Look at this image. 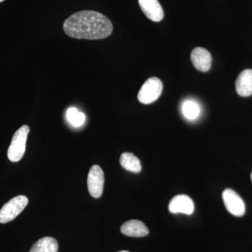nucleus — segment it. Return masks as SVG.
I'll return each instance as SVG.
<instances>
[{
    "label": "nucleus",
    "instance_id": "3",
    "mask_svg": "<svg viewBox=\"0 0 252 252\" xmlns=\"http://www.w3.org/2000/svg\"><path fill=\"white\" fill-rule=\"evenodd\" d=\"M28 204L25 195H18L11 199L0 210V223H6L16 218L24 210Z\"/></svg>",
    "mask_w": 252,
    "mask_h": 252
},
{
    "label": "nucleus",
    "instance_id": "18",
    "mask_svg": "<svg viewBox=\"0 0 252 252\" xmlns=\"http://www.w3.org/2000/svg\"><path fill=\"white\" fill-rule=\"evenodd\" d=\"M251 179H252V175H251Z\"/></svg>",
    "mask_w": 252,
    "mask_h": 252
},
{
    "label": "nucleus",
    "instance_id": "11",
    "mask_svg": "<svg viewBox=\"0 0 252 252\" xmlns=\"http://www.w3.org/2000/svg\"><path fill=\"white\" fill-rule=\"evenodd\" d=\"M235 88L239 95L242 97L252 95V69H245L240 72L235 82Z\"/></svg>",
    "mask_w": 252,
    "mask_h": 252
},
{
    "label": "nucleus",
    "instance_id": "9",
    "mask_svg": "<svg viewBox=\"0 0 252 252\" xmlns=\"http://www.w3.org/2000/svg\"><path fill=\"white\" fill-rule=\"evenodd\" d=\"M144 15L151 21L159 22L164 17L163 9L158 0H138Z\"/></svg>",
    "mask_w": 252,
    "mask_h": 252
},
{
    "label": "nucleus",
    "instance_id": "12",
    "mask_svg": "<svg viewBox=\"0 0 252 252\" xmlns=\"http://www.w3.org/2000/svg\"><path fill=\"white\" fill-rule=\"evenodd\" d=\"M59 243L52 237H44L39 239L32 247L30 252H58Z\"/></svg>",
    "mask_w": 252,
    "mask_h": 252
},
{
    "label": "nucleus",
    "instance_id": "8",
    "mask_svg": "<svg viewBox=\"0 0 252 252\" xmlns=\"http://www.w3.org/2000/svg\"><path fill=\"white\" fill-rule=\"evenodd\" d=\"M169 210L172 214L182 213L190 215L194 211L192 199L187 195H176L169 204Z\"/></svg>",
    "mask_w": 252,
    "mask_h": 252
},
{
    "label": "nucleus",
    "instance_id": "14",
    "mask_svg": "<svg viewBox=\"0 0 252 252\" xmlns=\"http://www.w3.org/2000/svg\"><path fill=\"white\" fill-rule=\"evenodd\" d=\"M68 122L74 127H80L84 124L86 120V116L84 113L79 112L77 108L71 107L67 111L66 114Z\"/></svg>",
    "mask_w": 252,
    "mask_h": 252
},
{
    "label": "nucleus",
    "instance_id": "1",
    "mask_svg": "<svg viewBox=\"0 0 252 252\" xmlns=\"http://www.w3.org/2000/svg\"><path fill=\"white\" fill-rule=\"evenodd\" d=\"M63 30L74 39L97 40L112 34L113 25L107 16L94 11H81L64 21Z\"/></svg>",
    "mask_w": 252,
    "mask_h": 252
},
{
    "label": "nucleus",
    "instance_id": "7",
    "mask_svg": "<svg viewBox=\"0 0 252 252\" xmlns=\"http://www.w3.org/2000/svg\"><path fill=\"white\" fill-rule=\"evenodd\" d=\"M190 59L194 67L200 72H206L212 65V56L207 49L197 47L192 51Z\"/></svg>",
    "mask_w": 252,
    "mask_h": 252
},
{
    "label": "nucleus",
    "instance_id": "10",
    "mask_svg": "<svg viewBox=\"0 0 252 252\" xmlns=\"http://www.w3.org/2000/svg\"><path fill=\"white\" fill-rule=\"evenodd\" d=\"M123 234L133 238H142L149 235L148 228L143 222L139 220H130L126 222L121 227Z\"/></svg>",
    "mask_w": 252,
    "mask_h": 252
},
{
    "label": "nucleus",
    "instance_id": "13",
    "mask_svg": "<svg viewBox=\"0 0 252 252\" xmlns=\"http://www.w3.org/2000/svg\"><path fill=\"white\" fill-rule=\"evenodd\" d=\"M120 164L127 171L139 173L142 170L140 160L133 154L125 152L120 158Z\"/></svg>",
    "mask_w": 252,
    "mask_h": 252
},
{
    "label": "nucleus",
    "instance_id": "5",
    "mask_svg": "<svg viewBox=\"0 0 252 252\" xmlns=\"http://www.w3.org/2000/svg\"><path fill=\"white\" fill-rule=\"evenodd\" d=\"M88 189L91 196L100 198L103 192L104 175L103 170L97 165L91 167L88 175Z\"/></svg>",
    "mask_w": 252,
    "mask_h": 252
},
{
    "label": "nucleus",
    "instance_id": "16",
    "mask_svg": "<svg viewBox=\"0 0 252 252\" xmlns=\"http://www.w3.org/2000/svg\"><path fill=\"white\" fill-rule=\"evenodd\" d=\"M128 252V251H120V252Z\"/></svg>",
    "mask_w": 252,
    "mask_h": 252
},
{
    "label": "nucleus",
    "instance_id": "6",
    "mask_svg": "<svg viewBox=\"0 0 252 252\" xmlns=\"http://www.w3.org/2000/svg\"><path fill=\"white\" fill-rule=\"evenodd\" d=\"M223 203L227 210L235 217H243L245 214V204L243 199L235 190L227 189L222 194Z\"/></svg>",
    "mask_w": 252,
    "mask_h": 252
},
{
    "label": "nucleus",
    "instance_id": "4",
    "mask_svg": "<svg viewBox=\"0 0 252 252\" xmlns=\"http://www.w3.org/2000/svg\"><path fill=\"white\" fill-rule=\"evenodd\" d=\"M162 87L161 81L158 78H149L141 87L137 99L142 104L153 103L161 94Z\"/></svg>",
    "mask_w": 252,
    "mask_h": 252
},
{
    "label": "nucleus",
    "instance_id": "17",
    "mask_svg": "<svg viewBox=\"0 0 252 252\" xmlns=\"http://www.w3.org/2000/svg\"><path fill=\"white\" fill-rule=\"evenodd\" d=\"M4 0H0V2H2V1H4Z\"/></svg>",
    "mask_w": 252,
    "mask_h": 252
},
{
    "label": "nucleus",
    "instance_id": "2",
    "mask_svg": "<svg viewBox=\"0 0 252 252\" xmlns=\"http://www.w3.org/2000/svg\"><path fill=\"white\" fill-rule=\"evenodd\" d=\"M29 132V126L24 125L15 132L8 149L7 157L10 161L16 162L22 159L26 152V142Z\"/></svg>",
    "mask_w": 252,
    "mask_h": 252
},
{
    "label": "nucleus",
    "instance_id": "15",
    "mask_svg": "<svg viewBox=\"0 0 252 252\" xmlns=\"http://www.w3.org/2000/svg\"><path fill=\"white\" fill-rule=\"evenodd\" d=\"M182 112L187 119L189 120H193L198 117L200 114V108L195 102L189 100L183 104Z\"/></svg>",
    "mask_w": 252,
    "mask_h": 252
}]
</instances>
